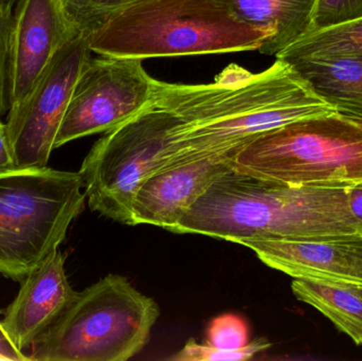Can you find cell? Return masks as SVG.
Listing matches in <instances>:
<instances>
[{
    "instance_id": "cell-1",
    "label": "cell",
    "mask_w": 362,
    "mask_h": 361,
    "mask_svg": "<svg viewBox=\"0 0 362 361\" xmlns=\"http://www.w3.org/2000/svg\"><path fill=\"white\" fill-rule=\"evenodd\" d=\"M163 85L180 118L163 167L209 157L231 158L266 131L337 112L279 59L257 73L230 64L206 84Z\"/></svg>"
},
{
    "instance_id": "cell-2",
    "label": "cell",
    "mask_w": 362,
    "mask_h": 361,
    "mask_svg": "<svg viewBox=\"0 0 362 361\" xmlns=\"http://www.w3.org/2000/svg\"><path fill=\"white\" fill-rule=\"evenodd\" d=\"M171 231L232 243L362 235L346 189L291 186L233 167L214 180Z\"/></svg>"
},
{
    "instance_id": "cell-3",
    "label": "cell",
    "mask_w": 362,
    "mask_h": 361,
    "mask_svg": "<svg viewBox=\"0 0 362 361\" xmlns=\"http://www.w3.org/2000/svg\"><path fill=\"white\" fill-rule=\"evenodd\" d=\"M93 53L144 59L259 51L272 34L230 0H138L88 35Z\"/></svg>"
},
{
    "instance_id": "cell-4",
    "label": "cell",
    "mask_w": 362,
    "mask_h": 361,
    "mask_svg": "<svg viewBox=\"0 0 362 361\" xmlns=\"http://www.w3.org/2000/svg\"><path fill=\"white\" fill-rule=\"evenodd\" d=\"M230 163L247 175L291 186L362 184V118L336 112L282 125L243 146Z\"/></svg>"
},
{
    "instance_id": "cell-5",
    "label": "cell",
    "mask_w": 362,
    "mask_h": 361,
    "mask_svg": "<svg viewBox=\"0 0 362 361\" xmlns=\"http://www.w3.org/2000/svg\"><path fill=\"white\" fill-rule=\"evenodd\" d=\"M158 304L129 280L110 275L89 286L29 349V361H125L148 343Z\"/></svg>"
},
{
    "instance_id": "cell-6",
    "label": "cell",
    "mask_w": 362,
    "mask_h": 361,
    "mask_svg": "<svg viewBox=\"0 0 362 361\" xmlns=\"http://www.w3.org/2000/svg\"><path fill=\"white\" fill-rule=\"evenodd\" d=\"M86 194L80 174L51 167L0 171V275L21 281L67 235Z\"/></svg>"
},
{
    "instance_id": "cell-7",
    "label": "cell",
    "mask_w": 362,
    "mask_h": 361,
    "mask_svg": "<svg viewBox=\"0 0 362 361\" xmlns=\"http://www.w3.org/2000/svg\"><path fill=\"white\" fill-rule=\"evenodd\" d=\"M178 118L163 81L144 110L98 140L80 171L93 211L134 226L133 203L148 176L165 167Z\"/></svg>"
},
{
    "instance_id": "cell-8",
    "label": "cell",
    "mask_w": 362,
    "mask_h": 361,
    "mask_svg": "<svg viewBox=\"0 0 362 361\" xmlns=\"http://www.w3.org/2000/svg\"><path fill=\"white\" fill-rule=\"evenodd\" d=\"M156 82L141 59L90 57L74 86L54 150L80 138L107 133L129 120L151 101Z\"/></svg>"
},
{
    "instance_id": "cell-9",
    "label": "cell",
    "mask_w": 362,
    "mask_h": 361,
    "mask_svg": "<svg viewBox=\"0 0 362 361\" xmlns=\"http://www.w3.org/2000/svg\"><path fill=\"white\" fill-rule=\"evenodd\" d=\"M89 37L78 33L55 55L33 90L6 123L15 167H45L83 68L91 57Z\"/></svg>"
},
{
    "instance_id": "cell-10",
    "label": "cell",
    "mask_w": 362,
    "mask_h": 361,
    "mask_svg": "<svg viewBox=\"0 0 362 361\" xmlns=\"http://www.w3.org/2000/svg\"><path fill=\"white\" fill-rule=\"evenodd\" d=\"M13 14L8 67V112L33 90L59 50L80 32L62 0H17Z\"/></svg>"
},
{
    "instance_id": "cell-11",
    "label": "cell",
    "mask_w": 362,
    "mask_h": 361,
    "mask_svg": "<svg viewBox=\"0 0 362 361\" xmlns=\"http://www.w3.org/2000/svg\"><path fill=\"white\" fill-rule=\"evenodd\" d=\"M270 268L293 279L362 286V235L316 239H238Z\"/></svg>"
},
{
    "instance_id": "cell-12",
    "label": "cell",
    "mask_w": 362,
    "mask_h": 361,
    "mask_svg": "<svg viewBox=\"0 0 362 361\" xmlns=\"http://www.w3.org/2000/svg\"><path fill=\"white\" fill-rule=\"evenodd\" d=\"M230 159H196L148 176L134 199V226L152 225L171 231L214 180L231 169Z\"/></svg>"
},
{
    "instance_id": "cell-13",
    "label": "cell",
    "mask_w": 362,
    "mask_h": 361,
    "mask_svg": "<svg viewBox=\"0 0 362 361\" xmlns=\"http://www.w3.org/2000/svg\"><path fill=\"white\" fill-rule=\"evenodd\" d=\"M18 294L4 312L2 326L15 347L25 354L74 301L65 271V256L57 248L21 280Z\"/></svg>"
},
{
    "instance_id": "cell-14",
    "label": "cell",
    "mask_w": 362,
    "mask_h": 361,
    "mask_svg": "<svg viewBox=\"0 0 362 361\" xmlns=\"http://www.w3.org/2000/svg\"><path fill=\"white\" fill-rule=\"evenodd\" d=\"M291 65L337 112L362 118V53L312 57Z\"/></svg>"
},
{
    "instance_id": "cell-15",
    "label": "cell",
    "mask_w": 362,
    "mask_h": 361,
    "mask_svg": "<svg viewBox=\"0 0 362 361\" xmlns=\"http://www.w3.org/2000/svg\"><path fill=\"white\" fill-rule=\"evenodd\" d=\"M249 23L267 30L272 40L264 54L274 55L308 33L316 0H230Z\"/></svg>"
},
{
    "instance_id": "cell-16",
    "label": "cell",
    "mask_w": 362,
    "mask_h": 361,
    "mask_svg": "<svg viewBox=\"0 0 362 361\" xmlns=\"http://www.w3.org/2000/svg\"><path fill=\"white\" fill-rule=\"evenodd\" d=\"M291 290L298 300L312 305L338 330L362 345V286L293 279Z\"/></svg>"
},
{
    "instance_id": "cell-17",
    "label": "cell",
    "mask_w": 362,
    "mask_h": 361,
    "mask_svg": "<svg viewBox=\"0 0 362 361\" xmlns=\"http://www.w3.org/2000/svg\"><path fill=\"white\" fill-rule=\"evenodd\" d=\"M362 53V17L312 32L296 40L276 55L286 63L325 55Z\"/></svg>"
},
{
    "instance_id": "cell-18",
    "label": "cell",
    "mask_w": 362,
    "mask_h": 361,
    "mask_svg": "<svg viewBox=\"0 0 362 361\" xmlns=\"http://www.w3.org/2000/svg\"><path fill=\"white\" fill-rule=\"evenodd\" d=\"M138 0H67L66 14L76 31L90 35L112 15Z\"/></svg>"
},
{
    "instance_id": "cell-19",
    "label": "cell",
    "mask_w": 362,
    "mask_h": 361,
    "mask_svg": "<svg viewBox=\"0 0 362 361\" xmlns=\"http://www.w3.org/2000/svg\"><path fill=\"white\" fill-rule=\"evenodd\" d=\"M270 343L265 338L257 339L240 350H223L208 343H198L194 339L187 341L185 347L170 357L174 361H235L248 360L259 352L267 350Z\"/></svg>"
},
{
    "instance_id": "cell-20",
    "label": "cell",
    "mask_w": 362,
    "mask_h": 361,
    "mask_svg": "<svg viewBox=\"0 0 362 361\" xmlns=\"http://www.w3.org/2000/svg\"><path fill=\"white\" fill-rule=\"evenodd\" d=\"M206 343L218 349H243L249 343L248 326L235 314L217 316L209 324Z\"/></svg>"
},
{
    "instance_id": "cell-21",
    "label": "cell",
    "mask_w": 362,
    "mask_h": 361,
    "mask_svg": "<svg viewBox=\"0 0 362 361\" xmlns=\"http://www.w3.org/2000/svg\"><path fill=\"white\" fill-rule=\"evenodd\" d=\"M361 17L362 0H316L308 33L341 25Z\"/></svg>"
},
{
    "instance_id": "cell-22",
    "label": "cell",
    "mask_w": 362,
    "mask_h": 361,
    "mask_svg": "<svg viewBox=\"0 0 362 361\" xmlns=\"http://www.w3.org/2000/svg\"><path fill=\"white\" fill-rule=\"evenodd\" d=\"M13 12L0 8V121L8 110V67H10V42Z\"/></svg>"
},
{
    "instance_id": "cell-23",
    "label": "cell",
    "mask_w": 362,
    "mask_h": 361,
    "mask_svg": "<svg viewBox=\"0 0 362 361\" xmlns=\"http://www.w3.org/2000/svg\"><path fill=\"white\" fill-rule=\"evenodd\" d=\"M0 360L29 361L25 354L21 353L11 341L0 321Z\"/></svg>"
},
{
    "instance_id": "cell-24",
    "label": "cell",
    "mask_w": 362,
    "mask_h": 361,
    "mask_svg": "<svg viewBox=\"0 0 362 361\" xmlns=\"http://www.w3.org/2000/svg\"><path fill=\"white\" fill-rule=\"evenodd\" d=\"M14 167L12 148L6 125L0 121V171Z\"/></svg>"
},
{
    "instance_id": "cell-25",
    "label": "cell",
    "mask_w": 362,
    "mask_h": 361,
    "mask_svg": "<svg viewBox=\"0 0 362 361\" xmlns=\"http://www.w3.org/2000/svg\"><path fill=\"white\" fill-rule=\"evenodd\" d=\"M346 193L351 213L362 230V184L348 187Z\"/></svg>"
},
{
    "instance_id": "cell-26",
    "label": "cell",
    "mask_w": 362,
    "mask_h": 361,
    "mask_svg": "<svg viewBox=\"0 0 362 361\" xmlns=\"http://www.w3.org/2000/svg\"><path fill=\"white\" fill-rule=\"evenodd\" d=\"M17 0H0V8L6 12H13Z\"/></svg>"
},
{
    "instance_id": "cell-27",
    "label": "cell",
    "mask_w": 362,
    "mask_h": 361,
    "mask_svg": "<svg viewBox=\"0 0 362 361\" xmlns=\"http://www.w3.org/2000/svg\"><path fill=\"white\" fill-rule=\"evenodd\" d=\"M62 1H63V4H65V2L67 1V0H62Z\"/></svg>"
}]
</instances>
